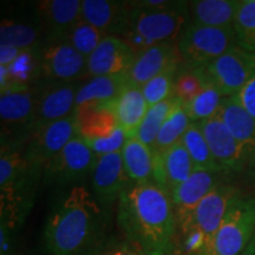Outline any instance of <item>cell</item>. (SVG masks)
Here are the masks:
<instances>
[{
    "label": "cell",
    "instance_id": "obj_1",
    "mask_svg": "<svg viewBox=\"0 0 255 255\" xmlns=\"http://www.w3.org/2000/svg\"><path fill=\"white\" fill-rule=\"evenodd\" d=\"M110 212L87 187L66 188L53 202L43 231L50 255H100L109 244Z\"/></svg>",
    "mask_w": 255,
    "mask_h": 255
},
{
    "label": "cell",
    "instance_id": "obj_2",
    "mask_svg": "<svg viewBox=\"0 0 255 255\" xmlns=\"http://www.w3.org/2000/svg\"><path fill=\"white\" fill-rule=\"evenodd\" d=\"M123 238L146 255H169L177 225L170 196L154 182L131 183L117 202Z\"/></svg>",
    "mask_w": 255,
    "mask_h": 255
},
{
    "label": "cell",
    "instance_id": "obj_3",
    "mask_svg": "<svg viewBox=\"0 0 255 255\" xmlns=\"http://www.w3.org/2000/svg\"><path fill=\"white\" fill-rule=\"evenodd\" d=\"M188 23V1L171 0L162 7H131L122 39L137 53L157 44L177 41Z\"/></svg>",
    "mask_w": 255,
    "mask_h": 255
},
{
    "label": "cell",
    "instance_id": "obj_4",
    "mask_svg": "<svg viewBox=\"0 0 255 255\" xmlns=\"http://www.w3.org/2000/svg\"><path fill=\"white\" fill-rule=\"evenodd\" d=\"M38 88L9 84L0 90L1 144L25 146L32 135Z\"/></svg>",
    "mask_w": 255,
    "mask_h": 255
},
{
    "label": "cell",
    "instance_id": "obj_5",
    "mask_svg": "<svg viewBox=\"0 0 255 255\" xmlns=\"http://www.w3.org/2000/svg\"><path fill=\"white\" fill-rule=\"evenodd\" d=\"M255 237V196L235 197L205 255H240Z\"/></svg>",
    "mask_w": 255,
    "mask_h": 255
},
{
    "label": "cell",
    "instance_id": "obj_6",
    "mask_svg": "<svg viewBox=\"0 0 255 255\" xmlns=\"http://www.w3.org/2000/svg\"><path fill=\"white\" fill-rule=\"evenodd\" d=\"M233 27H210L188 23L177 39L183 65L199 69L237 46Z\"/></svg>",
    "mask_w": 255,
    "mask_h": 255
},
{
    "label": "cell",
    "instance_id": "obj_7",
    "mask_svg": "<svg viewBox=\"0 0 255 255\" xmlns=\"http://www.w3.org/2000/svg\"><path fill=\"white\" fill-rule=\"evenodd\" d=\"M113 103L75 111L79 137L96 156L121 152L129 138L115 116Z\"/></svg>",
    "mask_w": 255,
    "mask_h": 255
},
{
    "label": "cell",
    "instance_id": "obj_8",
    "mask_svg": "<svg viewBox=\"0 0 255 255\" xmlns=\"http://www.w3.org/2000/svg\"><path fill=\"white\" fill-rule=\"evenodd\" d=\"M97 156L77 136L43 168L41 184L45 187L78 186L94 171Z\"/></svg>",
    "mask_w": 255,
    "mask_h": 255
},
{
    "label": "cell",
    "instance_id": "obj_9",
    "mask_svg": "<svg viewBox=\"0 0 255 255\" xmlns=\"http://www.w3.org/2000/svg\"><path fill=\"white\" fill-rule=\"evenodd\" d=\"M199 70L223 97H232L255 77V52L237 45Z\"/></svg>",
    "mask_w": 255,
    "mask_h": 255
},
{
    "label": "cell",
    "instance_id": "obj_10",
    "mask_svg": "<svg viewBox=\"0 0 255 255\" xmlns=\"http://www.w3.org/2000/svg\"><path fill=\"white\" fill-rule=\"evenodd\" d=\"M41 79L75 82L85 78L87 58L65 37L45 38L40 45Z\"/></svg>",
    "mask_w": 255,
    "mask_h": 255
},
{
    "label": "cell",
    "instance_id": "obj_11",
    "mask_svg": "<svg viewBox=\"0 0 255 255\" xmlns=\"http://www.w3.org/2000/svg\"><path fill=\"white\" fill-rule=\"evenodd\" d=\"M82 81L56 82L41 79L38 83V101L32 135L49 124L75 114L76 97Z\"/></svg>",
    "mask_w": 255,
    "mask_h": 255
},
{
    "label": "cell",
    "instance_id": "obj_12",
    "mask_svg": "<svg viewBox=\"0 0 255 255\" xmlns=\"http://www.w3.org/2000/svg\"><path fill=\"white\" fill-rule=\"evenodd\" d=\"M77 136V120L73 114L34 132L25 145V156L31 165L43 170L51 159Z\"/></svg>",
    "mask_w": 255,
    "mask_h": 255
},
{
    "label": "cell",
    "instance_id": "obj_13",
    "mask_svg": "<svg viewBox=\"0 0 255 255\" xmlns=\"http://www.w3.org/2000/svg\"><path fill=\"white\" fill-rule=\"evenodd\" d=\"M90 178L92 194L108 212L119 202L123 191L132 183L124 168L121 152L97 156Z\"/></svg>",
    "mask_w": 255,
    "mask_h": 255
},
{
    "label": "cell",
    "instance_id": "obj_14",
    "mask_svg": "<svg viewBox=\"0 0 255 255\" xmlns=\"http://www.w3.org/2000/svg\"><path fill=\"white\" fill-rule=\"evenodd\" d=\"M200 124L210 151L223 174L244 175L245 154L241 145L225 126L219 115L208 119Z\"/></svg>",
    "mask_w": 255,
    "mask_h": 255
},
{
    "label": "cell",
    "instance_id": "obj_15",
    "mask_svg": "<svg viewBox=\"0 0 255 255\" xmlns=\"http://www.w3.org/2000/svg\"><path fill=\"white\" fill-rule=\"evenodd\" d=\"M218 115L244 150V175L255 181V120L238 103L234 96L223 98Z\"/></svg>",
    "mask_w": 255,
    "mask_h": 255
},
{
    "label": "cell",
    "instance_id": "obj_16",
    "mask_svg": "<svg viewBox=\"0 0 255 255\" xmlns=\"http://www.w3.org/2000/svg\"><path fill=\"white\" fill-rule=\"evenodd\" d=\"M136 52L122 38L108 36L87 58L85 78L101 76H127Z\"/></svg>",
    "mask_w": 255,
    "mask_h": 255
},
{
    "label": "cell",
    "instance_id": "obj_17",
    "mask_svg": "<svg viewBox=\"0 0 255 255\" xmlns=\"http://www.w3.org/2000/svg\"><path fill=\"white\" fill-rule=\"evenodd\" d=\"M182 64L177 41L157 44L136 53L135 59L127 73L130 84L142 87L168 69Z\"/></svg>",
    "mask_w": 255,
    "mask_h": 255
},
{
    "label": "cell",
    "instance_id": "obj_18",
    "mask_svg": "<svg viewBox=\"0 0 255 255\" xmlns=\"http://www.w3.org/2000/svg\"><path fill=\"white\" fill-rule=\"evenodd\" d=\"M239 194H241L240 190L233 184L220 183L201 201L190 218L184 223H191L199 228L206 235L210 244L213 237L218 232L229 206L232 205V202Z\"/></svg>",
    "mask_w": 255,
    "mask_h": 255
},
{
    "label": "cell",
    "instance_id": "obj_19",
    "mask_svg": "<svg viewBox=\"0 0 255 255\" xmlns=\"http://www.w3.org/2000/svg\"><path fill=\"white\" fill-rule=\"evenodd\" d=\"M222 175L225 174L208 170H195L186 182L169 194L177 226L186 222L201 201L216 186L222 183Z\"/></svg>",
    "mask_w": 255,
    "mask_h": 255
},
{
    "label": "cell",
    "instance_id": "obj_20",
    "mask_svg": "<svg viewBox=\"0 0 255 255\" xmlns=\"http://www.w3.org/2000/svg\"><path fill=\"white\" fill-rule=\"evenodd\" d=\"M131 7L128 1L82 0V19L107 36L122 38L126 33Z\"/></svg>",
    "mask_w": 255,
    "mask_h": 255
},
{
    "label": "cell",
    "instance_id": "obj_21",
    "mask_svg": "<svg viewBox=\"0 0 255 255\" xmlns=\"http://www.w3.org/2000/svg\"><path fill=\"white\" fill-rule=\"evenodd\" d=\"M155 165L152 182L170 194L178 186L186 182L195 171L193 161L184 148L182 141L164 151L155 152Z\"/></svg>",
    "mask_w": 255,
    "mask_h": 255
},
{
    "label": "cell",
    "instance_id": "obj_22",
    "mask_svg": "<svg viewBox=\"0 0 255 255\" xmlns=\"http://www.w3.org/2000/svg\"><path fill=\"white\" fill-rule=\"evenodd\" d=\"M34 6L45 30V38L65 37L82 19V0H41Z\"/></svg>",
    "mask_w": 255,
    "mask_h": 255
},
{
    "label": "cell",
    "instance_id": "obj_23",
    "mask_svg": "<svg viewBox=\"0 0 255 255\" xmlns=\"http://www.w3.org/2000/svg\"><path fill=\"white\" fill-rule=\"evenodd\" d=\"M45 39V30L39 15L33 19L4 17L0 24V44L19 50L36 49Z\"/></svg>",
    "mask_w": 255,
    "mask_h": 255
},
{
    "label": "cell",
    "instance_id": "obj_24",
    "mask_svg": "<svg viewBox=\"0 0 255 255\" xmlns=\"http://www.w3.org/2000/svg\"><path fill=\"white\" fill-rule=\"evenodd\" d=\"M148 109L141 87L130 83H127L113 103L115 116L129 138L136 136Z\"/></svg>",
    "mask_w": 255,
    "mask_h": 255
},
{
    "label": "cell",
    "instance_id": "obj_25",
    "mask_svg": "<svg viewBox=\"0 0 255 255\" xmlns=\"http://www.w3.org/2000/svg\"><path fill=\"white\" fill-rule=\"evenodd\" d=\"M128 83L127 76H101L83 79L76 97L75 111L111 104Z\"/></svg>",
    "mask_w": 255,
    "mask_h": 255
},
{
    "label": "cell",
    "instance_id": "obj_26",
    "mask_svg": "<svg viewBox=\"0 0 255 255\" xmlns=\"http://www.w3.org/2000/svg\"><path fill=\"white\" fill-rule=\"evenodd\" d=\"M239 0L188 1L189 21L210 27H233Z\"/></svg>",
    "mask_w": 255,
    "mask_h": 255
},
{
    "label": "cell",
    "instance_id": "obj_27",
    "mask_svg": "<svg viewBox=\"0 0 255 255\" xmlns=\"http://www.w3.org/2000/svg\"><path fill=\"white\" fill-rule=\"evenodd\" d=\"M40 81V46L21 50L11 65L0 66V90L9 84L34 87Z\"/></svg>",
    "mask_w": 255,
    "mask_h": 255
},
{
    "label": "cell",
    "instance_id": "obj_28",
    "mask_svg": "<svg viewBox=\"0 0 255 255\" xmlns=\"http://www.w3.org/2000/svg\"><path fill=\"white\" fill-rule=\"evenodd\" d=\"M121 154L124 168L132 183L152 182L155 154L151 148L139 141L137 137H130Z\"/></svg>",
    "mask_w": 255,
    "mask_h": 255
},
{
    "label": "cell",
    "instance_id": "obj_29",
    "mask_svg": "<svg viewBox=\"0 0 255 255\" xmlns=\"http://www.w3.org/2000/svg\"><path fill=\"white\" fill-rule=\"evenodd\" d=\"M182 143L193 161L195 170H208L223 174L210 151L208 143H207L199 123L191 122L182 137Z\"/></svg>",
    "mask_w": 255,
    "mask_h": 255
},
{
    "label": "cell",
    "instance_id": "obj_30",
    "mask_svg": "<svg viewBox=\"0 0 255 255\" xmlns=\"http://www.w3.org/2000/svg\"><path fill=\"white\" fill-rule=\"evenodd\" d=\"M178 103H180V101L173 96V97L168 98L161 103L149 107L135 137L154 150L159 130L163 126L164 121L167 120V117Z\"/></svg>",
    "mask_w": 255,
    "mask_h": 255
},
{
    "label": "cell",
    "instance_id": "obj_31",
    "mask_svg": "<svg viewBox=\"0 0 255 255\" xmlns=\"http://www.w3.org/2000/svg\"><path fill=\"white\" fill-rule=\"evenodd\" d=\"M190 124L191 121L184 110L183 104L180 102L167 117L159 130L154 151L157 154H163L176 143L182 141V137Z\"/></svg>",
    "mask_w": 255,
    "mask_h": 255
},
{
    "label": "cell",
    "instance_id": "obj_32",
    "mask_svg": "<svg viewBox=\"0 0 255 255\" xmlns=\"http://www.w3.org/2000/svg\"><path fill=\"white\" fill-rule=\"evenodd\" d=\"M223 98L221 92L208 82L194 100L183 104V108L191 122H202L218 115Z\"/></svg>",
    "mask_w": 255,
    "mask_h": 255
},
{
    "label": "cell",
    "instance_id": "obj_33",
    "mask_svg": "<svg viewBox=\"0 0 255 255\" xmlns=\"http://www.w3.org/2000/svg\"><path fill=\"white\" fill-rule=\"evenodd\" d=\"M233 28L238 46L255 52V0H239Z\"/></svg>",
    "mask_w": 255,
    "mask_h": 255
},
{
    "label": "cell",
    "instance_id": "obj_34",
    "mask_svg": "<svg viewBox=\"0 0 255 255\" xmlns=\"http://www.w3.org/2000/svg\"><path fill=\"white\" fill-rule=\"evenodd\" d=\"M207 79L199 69L181 64L174 81V96L182 104L189 103L207 85Z\"/></svg>",
    "mask_w": 255,
    "mask_h": 255
},
{
    "label": "cell",
    "instance_id": "obj_35",
    "mask_svg": "<svg viewBox=\"0 0 255 255\" xmlns=\"http://www.w3.org/2000/svg\"><path fill=\"white\" fill-rule=\"evenodd\" d=\"M107 34L88 24L83 19L70 28L65 38L81 55L88 58L103 41Z\"/></svg>",
    "mask_w": 255,
    "mask_h": 255
},
{
    "label": "cell",
    "instance_id": "obj_36",
    "mask_svg": "<svg viewBox=\"0 0 255 255\" xmlns=\"http://www.w3.org/2000/svg\"><path fill=\"white\" fill-rule=\"evenodd\" d=\"M180 65L173 66L161 75L156 76L144 85H142V92L149 107L161 103L168 98L173 97L174 94V81L175 76Z\"/></svg>",
    "mask_w": 255,
    "mask_h": 255
},
{
    "label": "cell",
    "instance_id": "obj_37",
    "mask_svg": "<svg viewBox=\"0 0 255 255\" xmlns=\"http://www.w3.org/2000/svg\"><path fill=\"white\" fill-rule=\"evenodd\" d=\"M100 255H146L137 245L122 239H111Z\"/></svg>",
    "mask_w": 255,
    "mask_h": 255
},
{
    "label": "cell",
    "instance_id": "obj_38",
    "mask_svg": "<svg viewBox=\"0 0 255 255\" xmlns=\"http://www.w3.org/2000/svg\"><path fill=\"white\" fill-rule=\"evenodd\" d=\"M238 103L255 120V77L234 96Z\"/></svg>",
    "mask_w": 255,
    "mask_h": 255
},
{
    "label": "cell",
    "instance_id": "obj_39",
    "mask_svg": "<svg viewBox=\"0 0 255 255\" xmlns=\"http://www.w3.org/2000/svg\"><path fill=\"white\" fill-rule=\"evenodd\" d=\"M21 50L11 45H4L0 44V66H7L11 65L12 63L17 59Z\"/></svg>",
    "mask_w": 255,
    "mask_h": 255
},
{
    "label": "cell",
    "instance_id": "obj_40",
    "mask_svg": "<svg viewBox=\"0 0 255 255\" xmlns=\"http://www.w3.org/2000/svg\"><path fill=\"white\" fill-rule=\"evenodd\" d=\"M240 255H255V237L253 238V240L250 242V245L246 247V250L242 252Z\"/></svg>",
    "mask_w": 255,
    "mask_h": 255
}]
</instances>
